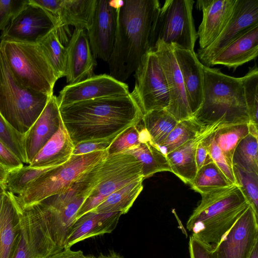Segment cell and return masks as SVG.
I'll return each mask as SVG.
<instances>
[{"label": "cell", "instance_id": "obj_46", "mask_svg": "<svg viewBox=\"0 0 258 258\" xmlns=\"http://www.w3.org/2000/svg\"><path fill=\"white\" fill-rule=\"evenodd\" d=\"M212 249L191 236L188 242L190 258H212Z\"/></svg>", "mask_w": 258, "mask_h": 258}, {"label": "cell", "instance_id": "obj_26", "mask_svg": "<svg viewBox=\"0 0 258 258\" xmlns=\"http://www.w3.org/2000/svg\"><path fill=\"white\" fill-rule=\"evenodd\" d=\"M219 126L217 125L207 126L196 138L166 154L171 172L184 183L189 184L198 171L196 153L198 144Z\"/></svg>", "mask_w": 258, "mask_h": 258}, {"label": "cell", "instance_id": "obj_49", "mask_svg": "<svg viewBox=\"0 0 258 258\" xmlns=\"http://www.w3.org/2000/svg\"><path fill=\"white\" fill-rule=\"evenodd\" d=\"M8 171L0 165V183H5Z\"/></svg>", "mask_w": 258, "mask_h": 258}, {"label": "cell", "instance_id": "obj_34", "mask_svg": "<svg viewBox=\"0 0 258 258\" xmlns=\"http://www.w3.org/2000/svg\"><path fill=\"white\" fill-rule=\"evenodd\" d=\"M205 128L206 127L200 125L193 117L178 121L159 147L166 155L187 142L196 138Z\"/></svg>", "mask_w": 258, "mask_h": 258}, {"label": "cell", "instance_id": "obj_29", "mask_svg": "<svg viewBox=\"0 0 258 258\" xmlns=\"http://www.w3.org/2000/svg\"><path fill=\"white\" fill-rule=\"evenodd\" d=\"M140 179L120 188L108 196L93 211L97 213L128 212L143 188V181Z\"/></svg>", "mask_w": 258, "mask_h": 258}, {"label": "cell", "instance_id": "obj_19", "mask_svg": "<svg viewBox=\"0 0 258 258\" xmlns=\"http://www.w3.org/2000/svg\"><path fill=\"white\" fill-rule=\"evenodd\" d=\"M61 121L57 97L53 94L38 117L24 134L27 164L56 133Z\"/></svg>", "mask_w": 258, "mask_h": 258}, {"label": "cell", "instance_id": "obj_3", "mask_svg": "<svg viewBox=\"0 0 258 258\" xmlns=\"http://www.w3.org/2000/svg\"><path fill=\"white\" fill-rule=\"evenodd\" d=\"M186 223L191 236L213 249L248 208L239 186L233 184L201 194Z\"/></svg>", "mask_w": 258, "mask_h": 258}, {"label": "cell", "instance_id": "obj_41", "mask_svg": "<svg viewBox=\"0 0 258 258\" xmlns=\"http://www.w3.org/2000/svg\"><path fill=\"white\" fill-rule=\"evenodd\" d=\"M29 0H0V31L27 4Z\"/></svg>", "mask_w": 258, "mask_h": 258}, {"label": "cell", "instance_id": "obj_40", "mask_svg": "<svg viewBox=\"0 0 258 258\" xmlns=\"http://www.w3.org/2000/svg\"><path fill=\"white\" fill-rule=\"evenodd\" d=\"M140 122L136 125L128 127L120 134L107 149L108 154L121 153L140 144Z\"/></svg>", "mask_w": 258, "mask_h": 258}, {"label": "cell", "instance_id": "obj_9", "mask_svg": "<svg viewBox=\"0 0 258 258\" xmlns=\"http://www.w3.org/2000/svg\"><path fill=\"white\" fill-rule=\"evenodd\" d=\"M144 179L142 165L132 155H108L101 162L98 184L78 210L76 220L93 211L108 196L125 185Z\"/></svg>", "mask_w": 258, "mask_h": 258}, {"label": "cell", "instance_id": "obj_30", "mask_svg": "<svg viewBox=\"0 0 258 258\" xmlns=\"http://www.w3.org/2000/svg\"><path fill=\"white\" fill-rule=\"evenodd\" d=\"M141 122L152 141L160 146L178 121L166 109H156L143 115Z\"/></svg>", "mask_w": 258, "mask_h": 258}, {"label": "cell", "instance_id": "obj_51", "mask_svg": "<svg viewBox=\"0 0 258 258\" xmlns=\"http://www.w3.org/2000/svg\"><path fill=\"white\" fill-rule=\"evenodd\" d=\"M6 190L5 183H0V200Z\"/></svg>", "mask_w": 258, "mask_h": 258}, {"label": "cell", "instance_id": "obj_48", "mask_svg": "<svg viewBox=\"0 0 258 258\" xmlns=\"http://www.w3.org/2000/svg\"><path fill=\"white\" fill-rule=\"evenodd\" d=\"M91 258H124L119 254L116 252L112 250L110 251L107 254H100L96 257H91Z\"/></svg>", "mask_w": 258, "mask_h": 258}, {"label": "cell", "instance_id": "obj_43", "mask_svg": "<svg viewBox=\"0 0 258 258\" xmlns=\"http://www.w3.org/2000/svg\"><path fill=\"white\" fill-rule=\"evenodd\" d=\"M214 133V132H213ZM213 133L210 145V155L213 161L219 168L226 177L236 184L232 163L224 156L222 151L213 140Z\"/></svg>", "mask_w": 258, "mask_h": 258}, {"label": "cell", "instance_id": "obj_21", "mask_svg": "<svg viewBox=\"0 0 258 258\" xmlns=\"http://www.w3.org/2000/svg\"><path fill=\"white\" fill-rule=\"evenodd\" d=\"M173 46L189 108L194 117L201 107L204 99V64L200 62L195 51L181 49L174 44Z\"/></svg>", "mask_w": 258, "mask_h": 258}, {"label": "cell", "instance_id": "obj_7", "mask_svg": "<svg viewBox=\"0 0 258 258\" xmlns=\"http://www.w3.org/2000/svg\"><path fill=\"white\" fill-rule=\"evenodd\" d=\"M194 3L193 0H166L157 9L150 35V51L159 40L194 51L198 38L192 16Z\"/></svg>", "mask_w": 258, "mask_h": 258}, {"label": "cell", "instance_id": "obj_20", "mask_svg": "<svg viewBox=\"0 0 258 258\" xmlns=\"http://www.w3.org/2000/svg\"><path fill=\"white\" fill-rule=\"evenodd\" d=\"M235 1H197V7L203 12L197 32L200 49L208 47L219 36L231 15Z\"/></svg>", "mask_w": 258, "mask_h": 258}, {"label": "cell", "instance_id": "obj_12", "mask_svg": "<svg viewBox=\"0 0 258 258\" xmlns=\"http://www.w3.org/2000/svg\"><path fill=\"white\" fill-rule=\"evenodd\" d=\"M258 241V215L248 208L211 250L212 258H249Z\"/></svg>", "mask_w": 258, "mask_h": 258}, {"label": "cell", "instance_id": "obj_45", "mask_svg": "<svg viewBox=\"0 0 258 258\" xmlns=\"http://www.w3.org/2000/svg\"><path fill=\"white\" fill-rule=\"evenodd\" d=\"M0 165L8 171L24 165L16 155L0 140Z\"/></svg>", "mask_w": 258, "mask_h": 258}, {"label": "cell", "instance_id": "obj_31", "mask_svg": "<svg viewBox=\"0 0 258 258\" xmlns=\"http://www.w3.org/2000/svg\"><path fill=\"white\" fill-rule=\"evenodd\" d=\"M37 44L53 69L58 79L64 77L67 48L60 41L55 28L40 39Z\"/></svg>", "mask_w": 258, "mask_h": 258}, {"label": "cell", "instance_id": "obj_11", "mask_svg": "<svg viewBox=\"0 0 258 258\" xmlns=\"http://www.w3.org/2000/svg\"><path fill=\"white\" fill-rule=\"evenodd\" d=\"M21 208V234L13 258H49L63 249L52 240L39 203Z\"/></svg>", "mask_w": 258, "mask_h": 258}, {"label": "cell", "instance_id": "obj_4", "mask_svg": "<svg viewBox=\"0 0 258 258\" xmlns=\"http://www.w3.org/2000/svg\"><path fill=\"white\" fill-rule=\"evenodd\" d=\"M204 99L193 118L206 127L249 123L241 78L223 74L219 69L203 66Z\"/></svg>", "mask_w": 258, "mask_h": 258}, {"label": "cell", "instance_id": "obj_27", "mask_svg": "<svg viewBox=\"0 0 258 258\" xmlns=\"http://www.w3.org/2000/svg\"><path fill=\"white\" fill-rule=\"evenodd\" d=\"M74 148L62 120L56 133L45 144L28 164L34 167L60 166L71 157Z\"/></svg>", "mask_w": 258, "mask_h": 258}, {"label": "cell", "instance_id": "obj_25", "mask_svg": "<svg viewBox=\"0 0 258 258\" xmlns=\"http://www.w3.org/2000/svg\"><path fill=\"white\" fill-rule=\"evenodd\" d=\"M98 0H62L55 27L61 43L69 42V26L88 30L91 25Z\"/></svg>", "mask_w": 258, "mask_h": 258}, {"label": "cell", "instance_id": "obj_39", "mask_svg": "<svg viewBox=\"0 0 258 258\" xmlns=\"http://www.w3.org/2000/svg\"><path fill=\"white\" fill-rule=\"evenodd\" d=\"M0 140L23 164H27L24 144V134L14 129L0 113Z\"/></svg>", "mask_w": 258, "mask_h": 258}, {"label": "cell", "instance_id": "obj_6", "mask_svg": "<svg viewBox=\"0 0 258 258\" xmlns=\"http://www.w3.org/2000/svg\"><path fill=\"white\" fill-rule=\"evenodd\" d=\"M50 96L22 86L13 76L0 50V113L10 125L19 133H26Z\"/></svg>", "mask_w": 258, "mask_h": 258}, {"label": "cell", "instance_id": "obj_42", "mask_svg": "<svg viewBox=\"0 0 258 258\" xmlns=\"http://www.w3.org/2000/svg\"><path fill=\"white\" fill-rule=\"evenodd\" d=\"M117 136L80 142L74 146L72 155H83L107 150Z\"/></svg>", "mask_w": 258, "mask_h": 258}, {"label": "cell", "instance_id": "obj_16", "mask_svg": "<svg viewBox=\"0 0 258 258\" xmlns=\"http://www.w3.org/2000/svg\"><path fill=\"white\" fill-rule=\"evenodd\" d=\"M128 87L110 75H93L65 86L57 97L59 107L96 98L129 93Z\"/></svg>", "mask_w": 258, "mask_h": 258}, {"label": "cell", "instance_id": "obj_37", "mask_svg": "<svg viewBox=\"0 0 258 258\" xmlns=\"http://www.w3.org/2000/svg\"><path fill=\"white\" fill-rule=\"evenodd\" d=\"M249 123L258 124V69L256 65L249 68L247 73L241 77Z\"/></svg>", "mask_w": 258, "mask_h": 258}, {"label": "cell", "instance_id": "obj_18", "mask_svg": "<svg viewBox=\"0 0 258 258\" xmlns=\"http://www.w3.org/2000/svg\"><path fill=\"white\" fill-rule=\"evenodd\" d=\"M67 64L64 77L69 84H75L93 76L97 64L84 29H75L66 45Z\"/></svg>", "mask_w": 258, "mask_h": 258}, {"label": "cell", "instance_id": "obj_8", "mask_svg": "<svg viewBox=\"0 0 258 258\" xmlns=\"http://www.w3.org/2000/svg\"><path fill=\"white\" fill-rule=\"evenodd\" d=\"M108 155L107 150L83 155H72L67 162L48 171L23 192L15 195L18 202L21 207H24L63 192Z\"/></svg>", "mask_w": 258, "mask_h": 258}, {"label": "cell", "instance_id": "obj_35", "mask_svg": "<svg viewBox=\"0 0 258 258\" xmlns=\"http://www.w3.org/2000/svg\"><path fill=\"white\" fill-rule=\"evenodd\" d=\"M249 134L248 123H239L219 126L213 133V140L226 158L232 163L235 148Z\"/></svg>", "mask_w": 258, "mask_h": 258}, {"label": "cell", "instance_id": "obj_14", "mask_svg": "<svg viewBox=\"0 0 258 258\" xmlns=\"http://www.w3.org/2000/svg\"><path fill=\"white\" fill-rule=\"evenodd\" d=\"M157 54L168 87L170 103L166 109L177 121L193 117L189 108L183 81L172 44L158 41L152 50Z\"/></svg>", "mask_w": 258, "mask_h": 258}, {"label": "cell", "instance_id": "obj_28", "mask_svg": "<svg viewBox=\"0 0 258 258\" xmlns=\"http://www.w3.org/2000/svg\"><path fill=\"white\" fill-rule=\"evenodd\" d=\"M141 143L121 153L132 155L141 164L144 178L154 174L171 170L166 155L159 146L151 140L146 130L140 122Z\"/></svg>", "mask_w": 258, "mask_h": 258}, {"label": "cell", "instance_id": "obj_10", "mask_svg": "<svg viewBox=\"0 0 258 258\" xmlns=\"http://www.w3.org/2000/svg\"><path fill=\"white\" fill-rule=\"evenodd\" d=\"M135 85L131 93L143 115L156 109H166L170 97L166 79L159 58L149 50L135 72Z\"/></svg>", "mask_w": 258, "mask_h": 258}, {"label": "cell", "instance_id": "obj_22", "mask_svg": "<svg viewBox=\"0 0 258 258\" xmlns=\"http://www.w3.org/2000/svg\"><path fill=\"white\" fill-rule=\"evenodd\" d=\"M22 208L6 190L0 200V258H13L21 231Z\"/></svg>", "mask_w": 258, "mask_h": 258}, {"label": "cell", "instance_id": "obj_38", "mask_svg": "<svg viewBox=\"0 0 258 258\" xmlns=\"http://www.w3.org/2000/svg\"><path fill=\"white\" fill-rule=\"evenodd\" d=\"M236 184L242 191L249 205L258 215V174L232 166Z\"/></svg>", "mask_w": 258, "mask_h": 258}, {"label": "cell", "instance_id": "obj_1", "mask_svg": "<svg viewBox=\"0 0 258 258\" xmlns=\"http://www.w3.org/2000/svg\"><path fill=\"white\" fill-rule=\"evenodd\" d=\"M59 109L74 146L83 141L117 136L138 124L143 115L131 93L80 101Z\"/></svg>", "mask_w": 258, "mask_h": 258}, {"label": "cell", "instance_id": "obj_13", "mask_svg": "<svg viewBox=\"0 0 258 258\" xmlns=\"http://www.w3.org/2000/svg\"><path fill=\"white\" fill-rule=\"evenodd\" d=\"M55 28V23L50 15L29 0L2 31L0 40L37 43Z\"/></svg>", "mask_w": 258, "mask_h": 258}, {"label": "cell", "instance_id": "obj_17", "mask_svg": "<svg viewBox=\"0 0 258 258\" xmlns=\"http://www.w3.org/2000/svg\"><path fill=\"white\" fill-rule=\"evenodd\" d=\"M117 12L109 1L98 0L91 26L87 30L94 57L108 61L115 42Z\"/></svg>", "mask_w": 258, "mask_h": 258}, {"label": "cell", "instance_id": "obj_15", "mask_svg": "<svg viewBox=\"0 0 258 258\" xmlns=\"http://www.w3.org/2000/svg\"><path fill=\"white\" fill-rule=\"evenodd\" d=\"M258 24V0H236L231 15L218 38L197 55L209 67L213 58L227 45L250 27Z\"/></svg>", "mask_w": 258, "mask_h": 258}, {"label": "cell", "instance_id": "obj_32", "mask_svg": "<svg viewBox=\"0 0 258 258\" xmlns=\"http://www.w3.org/2000/svg\"><path fill=\"white\" fill-rule=\"evenodd\" d=\"M189 184L192 189L200 194L234 184L214 162L200 168L195 178Z\"/></svg>", "mask_w": 258, "mask_h": 258}, {"label": "cell", "instance_id": "obj_44", "mask_svg": "<svg viewBox=\"0 0 258 258\" xmlns=\"http://www.w3.org/2000/svg\"><path fill=\"white\" fill-rule=\"evenodd\" d=\"M215 131L206 136L198 145L196 153L198 170L204 165L213 162L210 155V145Z\"/></svg>", "mask_w": 258, "mask_h": 258}, {"label": "cell", "instance_id": "obj_47", "mask_svg": "<svg viewBox=\"0 0 258 258\" xmlns=\"http://www.w3.org/2000/svg\"><path fill=\"white\" fill-rule=\"evenodd\" d=\"M49 258H91L84 254L81 250L74 251L71 248H64Z\"/></svg>", "mask_w": 258, "mask_h": 258}, {"label": "cell", "instance_id": "obj_50", "mask_svg": "<svg viewBox=\"0 0 258 258\" xmlns=\"http://www.w3.org/2000/svg\"><path fill=\"white\" fill-rule=\"evenodd\" d=\"M249 258H258V241L255 244Z\"/></svg>", "mask_w": 258, "mask_h": 258}, {"label": "cell", "instance_id": "obj_5", "mask_svg": "<svg viewBox=\"0 0 258 258\" xmlns=\"http://www.w3.org/2000/svg\"><path fill=\"white\" fill-rule=\"evenodd\" d=\"M0 50L22 86L37 93L53 95L58 78L37 43L1 41Z\"/></svg>", "mask_w": 258, "mask_h": 258}, {"label": "cell", "instance_id": "obj_33", "mask_svg": "<svg viewBox=\"0 0 258 258\" xmlns=\"http://www.w3.org/2000/svg\"><path fill=\"white\" fill-rule=\"evenodd\" d=\"M56 167H34L28 164L9 171L5 181L7 190L16 196L20 195L45 173Z\"/></svg>", "mask_w": 258, "mask_h": 258}, {"label": "cell", "instance_id": "obj_24", "mask_svg": "<svg viewBox=\"0 0 258 258\" xmlns=\"http://www.w3.org/2000/svg\"><path fill=\"white\" fill-rule=\"evenodd\" d=\"M120 212L97 213L90 211L75 221L71 226L64 248L94 236L111 233L116 227Z\"/></svg>", "mask_w": 258, "mask_h": 258}, {"label": "cell", "instance_id": "obj_23", "mask_svg": "<svg viewBox=\"0 0 258 258\" xmlns=\"http://www.w3.org/2000/svg\"><path fill=\"white\" fill-rule=\"evenodd\" d=\"M258 54V24L240 34L224 47L212 60L209 67L222 65L235 71Z\"/></svg>", "mask_w": 258, "mask_h": 258}, {"label": "cell", "instance_id": "obj_2", "mask_svg": "<svg viewBox=\"0 0 258 258\" xmlns=\"http://www.w3.org/2000/svg\"><path fill=\"white\" fill-rule=\"evenodd\" d=\"M158 0H126L115 9L117 25L115 42L107 61L110 75L123 82L135 72L150 50L149 38Z\"/></svg>", "mask_w": 258, "mask_h": 258}, {"label": "cell", "instance_id": "obj_36", "mask_svg": "<svg viewBox=\"0 0 258 258\" xmlns=\"http://www.w3.org/2000/svg\"><path fill=\"white\" fill-rule=\"evenodd\" d=\"M258 138L248 134L238 143L234 149L232 166L258 174Z\"/></svg>", "mask_w": 258, "mask_h": 258}]
</instances>
